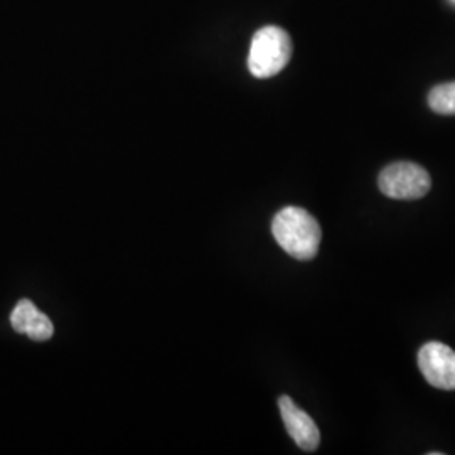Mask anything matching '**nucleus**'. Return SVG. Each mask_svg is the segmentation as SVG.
I'll return each instance as SVG.
<instances>
[{"mask_svg": "<svg viewBox=\"0 0 455 455\" xmlns=\"http://www.w3.org/2000/svg\"><path fill=\"white\" fill-rule=\"evenodd\" d=\"M11 324L19 334H26L33 341H48L54 334V325L46 314L34 306L31 300H19L11 314Z\"/></svg>", "mask_w": 455, "mask_h": 455, "instance_id": "nucleus-6", "label": "nucleus"}, {"mask_svg": "<svg viewBox=\"0 0 455 455\" xmlns=\"http://www.w3.org/2000/svg\"><path fill=\"white\" fill-rule=\"evenodd\" d=\"M454 2H455V0H454Z\"/></svg>", "mask_w": 455, "mask_h": 455, "instance_id": "nucleus-8", "label": "nucleus"}, {"mask_svg": "<svg viewBox=\"0 0 455 455\" xmlns=\"http://www.w3.org/2000/svg\"><path fill=\"white\" fill-rule=\"evenodd\" d=\"M278 408L285 428L293 442L299 445V449L306 452H314L321 443V432L315 422L310 419V415L302 408L297 407L291 396H280Z\"/></svg>", "mask_w": 455, "mask_h": 455, "instance_id": "nucleus-5", "label": "nucleus"}, {"mask_svg": "<svg viewBox=\"0 0 455 455\" xmlns=\"http://www.w3.org/2000/svg\"><path fill=\"white\" fill-rule=\"evenodd\" d=\"M272 233L280 244L295 260H312L321 246L323 231L317 220L309 212L289 206L276 212Z\"/></svg>", "mask_w": 455, "mask_h": 455, "instance_id": "nucleus-1", "label": "nucleus"}, {"mask_svg": "<svg viewBox=\"0 0 455 455\" xmlns=\"http://www.w3.org/2000/svg\"><path fill=\"white\" fill-rule=\"evenodd\" d=\"M379 191L391 199L413 201L430 191L432 180L422 165L415 163H393L378 178Z\"/></svg>", "mask_w": 455, "mask_h": 455, "instance_id": "nucleus-3", "label": "nucleus"}, {"mask_svg": "<svg viewBox=\"0 0 455 455\" xmlns=\"http://www.w3.org/2000/svg\"><path fill=\"white\" fill-rule=\"evenodd\" d=\"M292 56V41L287 31L278 26H265L253 36L248 69L255 78H272L289 65Z\"/></svg>", "mask_w": 455, "mask_h": 455, "instance_id": "nucleus-2", "label": "nucleus"}, {"mask_svg": "<svg viewBox=\"0 0 455 455\" xmlns=\"http://www.w3.org/2000/svg\"><path fill=\"white\" fill-rule=\"evenodd\" d=\"M419 368L428 385L455 390V351L442 342H427L419 351Z\"/></svg>", "mask_w": 455, "mask_h": 455, "instance_id": "nucleus-4", "label": "nucleus"}, {"mask_svg": "<svg viewBox=\"0 0 455 455\" xmlns=\"http://www.w3.org/2000/svg\"><path fill=\"white\" fill-rule=\"evenodd\" d=\"M430 108L439 115H455V82L443 83L428 93Z\"/></svg>", "mask_w": 455, "mask_h": 455, "instance_id": "nucleus-7", "label": "nucleus"}]
</instances>
